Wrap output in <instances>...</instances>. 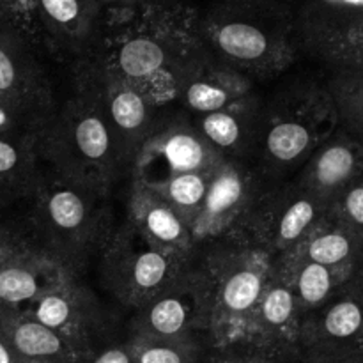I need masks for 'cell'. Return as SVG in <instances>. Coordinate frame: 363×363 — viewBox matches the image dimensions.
<instances>
[{
	"label": "cell",
	"instance_id": "9c48e42d",
	"mask_svg": "<svg viewBox=\"0 0 363 363\" xmlns=\"http://www.w3.org/2000/svg\"><path fill=\"white\" fill-rule=\"evenodd\" d=\"M363 357L362 268L323 305L301 315L298 360L328 363Z\"/></svg>",
	"mask_w": 363,
	"mask_h": 363
},
{
	"label": "cell",
	"instance_id": "7c38bea8",
	"mask_svg": "<svg viewBox=\"0 0 363 363\" xmlns=\"http://www.w3.org/2000/svg\"><path fill=\"white\" fill-rule=\"evenodd\" d=\"M213 291L204 269L191 266L176 282L137 311L133 335L167 340H199L211 333Z\"/></svg>",
	"mask_w": 363,
	"mask_h": 363
},
{
	"label": "cell",
	"instance_id": "8d00e7d4",
	"mask_svg": "<svg viewBox=\"0 0 363 363\" xmlns=\"http://www.w3.org/2000/svg\"><path fill=\"white\" fill-rule=\"evenodd\" d=\"M11 197H14V195L11 194V191L7 190V188L4 186L2 183H0V211H2V209H4V206L7 204V201H9Z\"/></svg>",
	"mask_w": 363,
	"mask_h": 363
},
{
	"label": "cell",
	"instance_id": "d6a6232c",
	"mask_svg": "<svg viewBox=\"0 0 363 363\" xmlns=\"http://www.w3.org/2000/svg\"><path fill=\"white\" fill-rule=\"evenodd\" d=\"M284 354L257 344H236L220 350L215 363H286Z\"/></svg>",
	"mask_w": 363,
	"mask_h": 363
},
{
	"label": "cell",
	"instance_id": "52a82bcc",
	"mask_svg": "<svg viewBox=\"0 0 363 363\" xmlns=\"http://www.w3.org/2000/svg\"><path fill=\"white\" fill-rule=\"evenodd\" d=\"M101 254L106 287L135 311L191 268V259L155 243L131 222L112 234Z\"/></svg>",
	"mask_w": 363,
	"mask_h": 363
},
{
	"label": "cell",
	"instance_id": "4dcf8cb0",
	"mask_svg": "<svg viewBox=\"0 0 363 363\" xmlns=\"http://www.w3.org/2000/svg\"><path fill=\"white\" fill-rule=\"evenodd\" d=\"M52 112H39L0 98V135L39 133Z\"/></svg>",
	"mask_w": 363,
	"mask_h": 363
},
{
	"label": "cell",
	"instance_id": "ab89813d",
	"mask_svg": "<svg viewBox=\"0 0 363 363\" xmlns=\"http://www.w3.org/2000/svg\"><path fill=\"white\" fill-rule=\"evenodd\" d=\"M131 2H133V6H137V4H140V2H144V0H131Z\"/></svg>",
	"mask_w": 363,
	"mask_h": 363
},
{
	"label": "cell",
	"instance_id": "3957f363",
	"mask_svg": "<svg viewBox=\"0 0 363 363\" xmlns=\"http://www.w3.org/2000/svg\"><path fill=\"white\" fill-rule=\"evenodd\" d=\"M106 197L55 170H43L30 194L38 250L77 277L84 262L103 252L112 238Z\"/></svg>",
	"mask_w": 363,
	"mask_h": 363
},
{
	"label": "cell",
	"instance_id": "603a6c76",
	"mask_svg": "<svg viewBox=\"0 0 363 363\" xmlns=\"http://www.w3.org/2000/svg\"><path fill=\"white\" fill-rule=\"evenodd\" d=\"M261 113L254 99H248L220 112L201 116L197 130L223 158L238 160L257 142Z\"/></svg>",
	"mask_w": 363,
	"mask_h": 363
},
{
	"label": "cell",
	"instance_id": "2e32d148",
	"mask_svg": "<svg viewBox=\"0 0 363 363\" xmlns=\"http://www.w3.org/2000/svg\"><path fill=\"white\" fill-rule=\"evenodd\" d=\"M23 312L77 346L91 350L89 342L98 326L99 307L96 298L78 286L77 277L64 279L28 303Z\"/></svg>",
	"mask_w": 363,
	"mask_h": 363
},
{
	"label": "cell",
	"instance_id": "277c9868",
	"mask_svg": "<svg viewBox=\"0 0 363 363\" xmlns=\"http://www.w3.org/2000/svg\"><path fill=\"white\" fill-rule=\"evenodd\" d=\"M38 152L48 169L103 194L126 169L105 119L80 92L48 117L38 133Z\"/></svg>",
	"mask_w": 363,
	"mask_h": 363
},
{
	"label": "cell",
	"instance_id": "74e56055",
	"mask_svg": "<svg viewBox=\"0 0 363 363\" xmlns=\"http://www.w3.org/2000/svg\"><path fill=\"white\" fill-rule=\"evenodd\" d=\"M328 363H363V357H353V358H344V360L328 362Z\"/></svg>",
	"mask_w": 363,
	"mask_h": 363
},
{
	"label": "cell",
	"instance_id": "7a4b0ae2",
	"mask_svg": "<svg viewBox=\"0 0 363 363\" xmlns=\"http://www.w3.org/2000/svg\"><path fill=\"white\" fill-rule=\"evenodd\" d=\"M197 32L209 57L245 77L280 71L296 52V20L282 0H220Z\"/></svg>",
	"mask_w": 363,
	"mask_h": 363
},
{
	"label": "cell",
	"instance_id": "f35d334b",
	"mask_svg": "<svg viewBox=\"0 0 363 363\" xmlns=\"http://www.w3.org/2000/svg\"><path fill=\"white\" fill-rule=\"evenodd\" d=\"M357 64H363V48H362V55H360V60H358ZM357 64H351V66H357Z\"/></svg>",
	"mask_w": 363,
	"mask_h": 363
},
{
	"label": "cell",
	"instance_id": "4fadbf2b",
	"mask_svg": "<svg viewBox=\"0 0 363 363\" xmlns=\"http://www.w3.org/2000/svg\"><path fill=\"white\" fill-rule=\"evenodd\" d=\"M223 162L225 158L206 140L197 126L177 121L156 128L135 160L133 172L140 183L156 184L176 174L211 176Z\"/></svg>",
	"mask_w": 363,
	"mask_h": 363
},
{
	"label": "cell",
	"instance_id": "ac0fdd59",
	"mask_svg": "<svg viewBox=\"0 0 363 363\" xmlns=\"http://www.w3.org/2000/svg\"><path fill=\"white\" fill-rule=\"evenodd\" d=\"M0 98L39 112H53L50 89L30 46L0 23Z\"/></svg>",
	"mask_w": 363,
	"mask_h": 363
},
{
	"label": "cell",
	"instance_id": "30bf717a",
	"mask_svg": "<svg viewBox=\"0 0 363 363\" xmlns=\"http://www.w3.org/2000/svg\"><path fill=\"white\" fill-rule=\"evenodd\" d=\"M80 94L87 96L105 119L126 169H133L145 142L156 130L155 103L110 71L84 62L78 66Z\"/></svg>",
	"mask_w": 363,
	"mask_h": 363
},
{
	"label": "cell",
	"instance_id": "8fae6325",
	"mask_svg": "<svg viewBox=\"0 0 363 363\" xmlns=\"http://www.w3.org/2000/svg\"><path fill=\"white\" fill-rule=\"evenodd\" d=\"M266 188L257 174L238 160H225L213 172L201 211L190 223L194 247H234Z\"/></svg>",
	"mask_w": 363,
	"mask_h": 363
},
{
	"label": "cell",
	"instance_id": "44dd1931",
	"mask_svg": "<svg viewBox=\"0 0 363 363\" xmlns=\"http://www.w3.org/2000/svg\"><path fill=\"white\" fill-rule=\"evenodd\" d=\"M69 275L59 262L35 248L0 266V305L23 311Z\"/></svg>",
	"mask_w": 363,
	"mask_h": 363
},
{
	"label": "cell",
	"instance_id": "f1b7e54d",
	"mask_svg": "<svg viewBox=\"0 0 363 363\" xmlns=\"http://www.w3.org/2000/svg\"><path fill=\"white\" fill-rule=\"evenodd\" d=\"M126 344L135 363H197L201 354L199 340H167L133 335Z\"/></svg>",
	"mask_w": 363,
	"mask_h": 363
},
{
	"label": "cell",
	"instance_id": "484cf974",
	"mask_svg": "<svg viewBox=\"0 0 363 363\" xmlns=\"http://www.w3.org/2000/svg\"><path fill=\"white\" fill-rule=\"evenodd\" d=\"M38 133L0 135V183L14 197H30L41 177Z\"/></svg>",
	"mask_w": 363,
	"mask_h": 363
},
{
	"label": "cell",
	"instance_id": "5b68a950",
	"mask_svg": "<svg viewBox=\"0 0 363 363\" xmlns=\"http://www.w3.org/2000/svg\"><path fill=\"white\" fill-rule=\"evenodd\" d=\"M275 269V259L247 247H223L209 259L213 291L211 337L218 350L250 342L255 307Z\"/></svg>",
	"mask_w": 363,
	"mask_h": 363
},
{
	"label": "cell",
	"instance_id": "7402d4cb",
	"mask_svg": "<svg viewBox=\"0 0 363 363\" xmlns=\"http://www.w3.org/2000/svg\"><path fill=\"white\" fill-rule=\"evenodd\" d=\"M99 0H39L50 46L84 52L99 27Z\"/></svg>",
	"mask_w": 363,
	"mask_h": 363
},
{
	"label": "cell",
	"instance_id": "d590c367",
	"mask_svg": "<svg viewBox=\"0 0 363 363\" xmlns=\"http://www.w3.org/2000/svg\"><path fill=\"white\" fill-rule=\"evenodd\" d=\"M0 363H27L21 360L13 350H11L9 344L0 337Z\"/></svg>",
	"mask_w": 363,
	"mask_h": 363
},
{
	"label": "cell",
	"instance_id": "5bb4252c",
	"mask_svg": "<svg viewBox=\"0 0 363 363\" xmlns=\"http://www.w3.org/2000/svg\"><path fill=\"white\" fill-rule=\"evenodd\" d=\"M296 32L333 67L357 64L363 48V0H305Z\"/></svg>",
	"mask_w": 363,
	"mask_h": 363
},
{
	"label": "cell",
	"instance_id": "e0dca14e",
	"mask_svg": "<svg viewBox=\"0 0 363 363\" xmlns=\"http://www.w3.org/2000/svg\"><path fill=\"white\" fill-rule=\"evenodd\" d=\"M0 337L27 363H84L91 350L77 346L20 308L0 305Z\"/></svg>",
	"mask_w": 363,
	"mask_h": 363
},
{
	"label": "cell",
	"instance_id": "d6986e66",
	"mask_svg": "<svg viewBox=\"0 0 363 363\" xmlns=\"http://www.w3.org/2000/svg\"><path fill=\"white\" fill-rule=\"evenodd\" d=\"M358 176H363V145L337 130L305 162L296 183L332 204L333 197Z\"/></svg>",
	"mask_w": 363,
	"mask_h": 363
},
{
	"label": "cell",
	"instance_id": "836d02e7",
	"mask_svg": "<svg viewBox=\"0 0 363 363\" xmlns=\"http://www.w3.org/2000/svg\"><path fill=\"white\" fill-rule=\"evenodd\" d=\"M35 248L38 247L34 245V241L23 236L20 230L0 223V266L35 250Z\"/></svg>",
	"mask_w": 363,
	"mask_h": 363
},
{
	"label": "cell",
	"instance_id": "e575fe53",
	"mask_svg": "<svg viewBox=\"0 0 363 363\" xmlns=\"http://www.w3.org/2000/svg\"><path fill=\"white\" fill-rule=\"evenodd\" d=\"M84 363H135L128 344L124 346L106 347L101 353L91 354Z\"/></svg>",
	"mask_w": 363,
	"mask_h": 363
},
{
	"label": "cell",
	"instance_id": "8992f818",
	"mask_svg": "<svg viewBox=\"0 0 363 363\" xmlns=\"http://www.w3.org/2000/svg\"><path fill=\"white\" fill-rule=\"evenodd\" d=\"M337 130V113L326 89L308 91L279 99L268 113H261L255 145L268 170L284 172L307 162Z\"/></svg>",
	"mask_w": 363,
	"mask_h": 363
},
{
	"label": "cell",
	"instance_id": "cb8c5ba5",
	"mask_svg": "<svg viewBox=\"0 0 363 363\" xmlns=\"http://www.w3.org/2000/svg\"><path fill=\"white\" fill-rule=\"evenodd\" d=\"M293 252L326 268L357 272L363 266V240L340 222L332 209Z\"/></svg>",
	"mask_w": 363,
	"mask_h": 363
},
{
	"label": "cell",
	"instance_id": "ba28073f",
	"mask_svg": "<svg viewBox=\"0 0 363 363\" xmlns=\"http://www.w3.org/2000/svg\"><path fill=\"white\" fill-rule=\"evenodd\" d=\"M328 209V202L298 183L266 190L234 247L254 248L272 259L284 257L303 243Z\"/></svg>",
	"mask_w": 363,
	"mask_h": 363
},
{
	"label": "cell",
	"instance_id": "4316f807",
	"mask_svg": "<svg viewBox=\"0 0 363 363\" xmlns=\"http://www.w3.org/2000/svg\"><path fill=\"white\" fill-rule=\"evenodd\" d=\"M339 130L363 145V64L335 67L326 87Z\"/></svg>",
	"mask_w": 363,
	"mask_h": 363
},
{
	"label": "cell",
	"instance_id": "d4e9b609",
	"mask_svg": "<svg viewBox=\"0 0 363 363\" xmlns=\"http://www.w3.org/2000/svg\"><path fill=\"white\" fill-rule=\"evenodd\" d=\"M279 264L293 286L301 315L325 303L346 280H350L358 272V269L347 272V269L326 268L318 262L300 257L296 252L279 257Z\"/></svg>",
	"mask_w": 363,
	"mask_h": 363
},
{
	"label": "cell",
	"instance_id": "6da1fadb",
	"mask_svg": "<svg viewBox=\"0 0 363 363\" xmlns=\"http://www.w3.org/2000/svg\"><path fill=\"white\" fill-rule=\"evenodd\" d=\"M199 14L179 0H144L108 7L105 23L82 52V60L133 85L151 103L172 98L181 67L204 50Z\"/></svg>",
	"mask_w": 363,
	"mask_h": 363
},
{
	"label": "cell",
	"instance_id": "83f0119b",
	"mask_svg": "<svg viewBox=\"0 0 363 363\" xmlns=\"http://www.w3.org/2000/svg\"><path fill=\"white\" fill-rule=\"evenodd\" d=\"M211 176L199 172L176 174V176L169 177L162 183L145 184V186L155 190L190 227V223L194 222V218L204 204Z\"/></svg>",
	"mask_w": 363,
	"mask_h": 363
},
{
	"label": "cell",
	"instance_id": "1f68e13d",
	"mask_svg": "<svg viewBox=\"0 0 363 363\" xmlns=\"http://www.w3.org/2000/svg\"><path fill=\"white\" fill-rule=\"evenodd\" d=\"M333 215L363 240V176L347 183L330 204Z\"/></svg>",
	"mask_w": 363,
	"mask_h": 363
},
{
	"label": "cell",
	"instance_id": "ffe728a7",
	"mask_svg": "<svg viewBox=\"0 0 363 363\" xmlns=\"http://www.w3.org/2000/svg\"><path fill=\"white\" fill-rule=\"evenodd\" d=\"M128 222L162 247L188 259L195 255L190 229L184 220L155 190L140 181H135L133 184Z\"/></svg>",
	"mask_w": 363,
	"mask_h": 363
},
{
	"label": "cell",
	"instance_id": "60d3db41",
	"mask_svg": "<svg viewBox=\"0 0 363 363\" xmlns=\"http://www.w3.org/2000/svg\"><path fill=\"white\" fill-rule=\"evenodd\" d=\"M362 284H363V266H362Z\"/></svg>",
	"mask_w": 363,
	"mask_h": 363
},
{
	"label": "cell",
	"instance_id": "9a60e30c",
	"mask_svg": "<svg viewBox=\"0 0 363 363\" xmlns=\"http://www.w3.org/2000/svg\"><path fill=\"white\" fill-rule=\"evenodd\" d=\"M250 78L230 69L202 50L177 73L172 98H179L190 112L208 116L254 99L250 96Z\"/></svg>",
	"mask_w": 363,
	"mask_h": 363
},
{
	"label": "cell",
	"instance_id": "f546056e",
	"mask_svg": "<svg viewBox=\"0 0 363 363\" xmlns=\"http://www.w3.org/2000/svg\"><path fill=\"white\" fill-rule=\"evenodd\" d=\"M0 23L16 32L30 48L50 45L39 0H0Z\"/></svg>",
	"mask_w": 363,
	"mask_h": 363
}]
</instances>
